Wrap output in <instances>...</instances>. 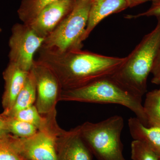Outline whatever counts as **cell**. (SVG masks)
<instances>
[{
	"mask_svg": "<svg viewBox=\"0 0 160 160\" xmlns=\"http://www.w3.org/2000/svg\"><path fill=\"white\" fill-rule=\"evenodd\" d=\"M37 60L57 78L62 90L77 89L103 78L112 76L126 57L107 56L82 49L64 52L39 49Z\"/></svg>",
	"mask_w": 160,
	"mask_h": 160,
	"instance_id": "obj_1",
	"label": "cell"
},
{
	"mask_svg": "<svg viewBox=\"0 0 160 160\" xmlns=\"http://www.w3.org/2000/svg\"><path fill=\"white\" fill-rule=\"evenodd\" d=\"M152 31L146 35L112 77L135 95L147 92V79L160 50V16Z\"/></svg>",
	"mask_w": 160,
	"mask_h": 160,
	"instance_id": "obj_2",
	"label": "cell"
},
{
	"mask_svg": "<svg viewBox=\"0 0 160 160\" xmlns=\"http://www.w3.org/2000/svg\"><path fill=\"white\" fill-rule=\"evenodd\" d=\"M59 101L118 104L130 109L148 127L142 98L133 94L112 76L97 80L80 88L62 90Z\"/></svg>",
	"mask_w": 160,
	"mask_h": 160,
	"instance_id": "obj_3",
	"label": "cell"
},
{
	"mask_svg": "<svg viewBox=\"0 0 160 160\" xmlns=\"http://www.w3.org/2000/svg\"><path fill=\"white\" fill-rule=\"evenodd\" d=\"M122 117L115 115L97 123L79 126L80 134L92 154L98 160H127L123 154Z\"/></svg>",
	"mask_w": 160,
	"mask_h": 160,
	"instance_id": "obj_4",
	"label": "cell"
},
{
	"mask_svg": "<svg viewBox=\"0 0 160 160\" xmlns=\"http://www.w3.org/2000/svg\"><path fill=\"white\" fill-rule=\"evenodd\" d=\"M92 1L76 0L71 12L45 38L41 49L60 52L82 49Z\"/></svg>",
	"mask_w": 160,
	"mask_h": 160,
	"instance_id": "obj_5",
	"label": "cell"
},
{
	"mask_svg": "<svg viewBox=\"0 0 160 160\" xmlns=\"http://www.w3.org/2000/svg\"><path fill=\"white\" fill-rule=\"evenodd\" d=\"M45 39L28 25L14 24L9 42V62L25 71H30L35 61V53L41 48Z\"/></svg>",
	"mask_w": 160,
	"mask_h": 160,
	"instance_id": "obj_6",
	"label": "cell"
},
{
	"mask_svg": "<svg viewBox=\"0 0 160 160\" xmlns=\"http://www.w3.org/2000/svg\"><path fill=\"white\" fill-rule=\"evenodd\" d=\"M59 133L38 131L27 138L9 134L0 143L6 144L27 160H58L55 141Z\"/></svg>",
	"mask_w": 160,
	"mask_h": 160,
	"instance_id": "obj_7",
	"label": "cell"
},
{
	"mask_svg": "<svg viewBox=\"0 0 160 160\" xmlns=\"http://www.w3.org/2000/svg\"><path fill=\"white\" fill-rule=\"evenodd\" d=\"M36 87L35 106L40 114L47 115L56 113L57 104L62 91L59 82L47 66L34 61L31 70Z\"/></svg>",
	"mask_w": 160,
	"mask_h": 160,
	"instance_id": "obj_8",
	"label": "cell"
},
{
	"mask_svg": "<svg viewBox=\"0 0 160 160\" xmlns=\"http://www.w3.org/2000/svg\"><path fill=\"white\" fill-rule=\"evenodd\" d=\"M76 0H59L43 8L28 24L36 33L46 38L69 14Z\"/></svg>",
	"mask_w": 160,
	"mask_h": 160,
	"instance_id": "obj_9",
	"label": "cell"
},
{
	"mask_svg": "<svg viewBox=\"0 0 160 160\" xmlns=\"http://www.w3.org/2000/svg\"><path fill=\"white\" fill-rule=\"evenodd\" d=\"M55 145L58 160H92L79 126L69 131L62 129L56 138Z\"/></svg>",
	"mask_w": 160,
	"mask_h": 160,
	"instance_id": "obj_10",
	"label": "cell"
},
{
	"mask_svg": "<svg viewBox=\"0 0 160 160\" xmlns=\"http://www.w3.org/2000/svg\"><path fill=\"white\" fill-rule=\"evenodd\" d=\"M29 72L25 71L16 64L9 62L3 72L5 81L2 98L3 112L9 111L13 106L18 95L25 85Z\"/></svg>",
	"mask_w": 160,
	"mask_h": 160,
	"instance_id": "obj_11",
	"label": "cell"
},
{
	"mask_svg": "<svg viewBox=\"0 0 160 160\" xmlns=\"http://www.w3.org/2000/svg\"><path fill=\"white\" fill-rule=\"evenodd\" d=\"M128 8L126 0H92L86 28V39L102 20Z\"/></svg>",
	"mask_w": 160,
	"mask_h": 160,
	"instance_id": "obj_12",
	"label": "cell"
},
{
	"mask_svg": "<svg viewBox=\"0 0 160 160\" xmlns=\"http://www.w3.org/2000/svg\"><path fill=\"white\" fill-rule=\"evenodd\" d=\"M128 126L132 137L145 143L157 155L160 160V128L147 127L138 118H130Z\"/></svg>",
	"mask_w": 160,
	"mask_h": 160,
	"instance_id": "obj_13",
	"label": "cell"
},
{
	"mask_svg": "<svg viewBox=\"0 0 160 160\" xmlns=\"http://www.w3.org/2000/svg\"><path fill=\"white\" fill-rule=\"evenodd\" d=\"M36 100V87L34 77L30 70L25 85L18 95L13 106L9 111L2 114L5 116H13L18 112L35 105Z\"/></svg>",
	"mask_w": 160,
	"mask_h": 160,
	"instance_id": "obj_14",
	"label": "cell"
},
{
	"mask_svg": "<svg viewBox=\"0 0 160 160\" xmlns=\"http://www.w3.org/2000/svg\"><path fill=\"white\" fill-rule=\"evenodd\" d=\"M148 127L160 128V89L146 94L144 106Z\"/></svg>",
	"mask_w": 160,
	"mask_h": 160,
	"instance_id": "obj_15",
	"label": "cell"
},
{
	"mask_svg": "<svg viewBox=\"0 0 160 160\" xmlns=\"http://www.w3.org/2000/svg\"><path fill=\"white\" fill-rule=\"evenodd\" d=\"M59 0H22L18 10L20 19L28 24L41 10L48 5Z\"/></svg>",
	"mask_w": 160,
	"mask_h": 160,
	"instance_id": "obj_16",
	"label": "cell"
},
{
	"mask_svg": "<svg viewBox=\"0 0 160 160\" xmlns=\"http://www.w3.org/2000/svg\"><path fill=\"white\" fill-rule=\"evenodd\" d=\"M2 116L5 119L7 131L9 134L19 138L29 137L38 131L36 127L29 123L14 118Z\"/></svg>",
	"mask_w": 160,
	"mask_h": 160,
	"instance_id": "obj_17",
	"label": "cell"
},
{
	"mask_svg": "<svg viewBox=\"0 0 160 160\" xmlns=\"http://www.w3.org/2000/svg\"><path fill=\"white\" fill-rule=\"evenodd\" d=\"M131 158L132 160H159L157 155L148 145L134 140L131 144Z\"/></svg>",
	"mask_w": 160,
	"mask_h": 160,
	"instance_id": "obj_18",
	"label": "cell"
},
{
	"mask_svg": "<svg viewBox=\"0 0 160 160\" xmlns=\"http://www.w3.org/2000/svg\"><path fill=\"white\" fill-rule=\"evenodd\" d=\"M0 160H27L12 148L3 143H0Z\"/></svg>",
	"mask_w": 160,
	"mask_h": 160,
	"instance_id": "obj_19",
	"label": "cell"
},
{
	"mask_svg": "<svg viewBox=\"0 0 160 160\" xmlns=\"http://www.w3.org/2000/svg\"><path fill=\"white\" fill-rule=\"evenodd\" d=\"M160 16V1L152 2L151 7L148 10L136 15H127L125 16L128 19H136L142 17Z\"/></svg>",
	"mask_w": 160,
	"mask_h": 160,
	"instance_id": "obj_20",
	"label": "cell"
},
{
	"mask_svg": "<svg viewBox=\"0 0 160 160\" xmlns=\"http://www.w3.org/2000/svg\"><path fill=\"white\" fill-rule=\"evenodd\" d=\"M151 73L153 75L152 82L154 84H157L160 80V50Z\"/></svg>",
	"mask_w": 160,
	"mask_h": 160,
	"instance_id": "obj_21",
	"label": "cell"
},
{
	"mask_svg": "<svg viewBox=\"0 0 160 160\" xmlns=\"http://www.w3.org/2000/svg\"><path fill=\"white\" fill-rule=\"evenodd\" d=\"M9 134L6 129L5 119L2 114H0V142L5 139Z\"/></svg>",
	"mask_w": 160,
	"mask_h": 160,
	"instance_id": "obj_22",
	"label": "cell"
},
{
	"mask_svg": "<svg viewBox=\"0 0 160 160\" xmlns=\"http://www.w3.org/2000/svg\"><path fill=\"white\" fill-rule=\"evenodd\" d=\"M158 1L160 0H126L128 8H132L148 1H152L153 2Z\"/></svg>",
	"mask_w": 160,
	"mask_h": 160,
	"instance_id": "obj_23",
	"label": "cell"
},
{
	"mask_svg": "<svg viewBox=\"0 0 160 160\" xmlns=\"http://www.w3.org/2000/svg\"><path fill=\"white\" fill-rule=\"evenodd\" d=\"M157 84H158V85H160V80H159V82H158Z\"/></svg>",
	"mask_w": 160,
	"mask_h": 160,
	"instance_id": "obj_24",
	"label": "cell"
},
{
	"mask_svg": "<svg viewBox=\"0 0 160 160\" xmlns=\"http://www.w3.org/2000/svg\"><path fill=\"white\" fill-rule=\"evenodd\" d=\"M2 29H1V28H0V33H1V32H2Z\"/></svg>",
	"mask_w": 160,
	"mask_h": 160,
	"instance_id": "obj_25",
	"label": "cell"
},
{
	"mask_svg": "<svg viewBox=\"0 0 160 160\" xmlns=\"http://www.w3.org/2000/svg\"></svg>",
	"mask_w": 160,
	"mask_h": 160,
	"instance_id": "obj_26",
	"label": "cell"
},
{
	"mask_svg": "<svg viewBox=\"0 0 160 160\" xmlns=\"http://www.w3.org/2000/svg\"></svg>",
	"mask_w": 160,
	"mask_h": 160,
	"instance_id": "obj_27",
	"label": "cell"
}]
</instances>
